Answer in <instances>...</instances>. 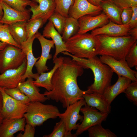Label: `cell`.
<instances>
[{"label": "cell", "mask_w": 137, "mask_h": 137, "mask_svg": "<svg viewBox=\"0 0 137 137\" xmlns=\"http://www.w3.org/2000/svg\"><path fill=\"white\" fill-rule=\"evenodd\" d=\"M75 134L67 131L63 121L60 119L56 123L53 131L50 134L43 136V137H76Z\"/></svg>", "instance_id": "cell-29"}, {"label": "cell", "mask_w": 137, "mask_h": 137, "mask_svg": "<svg viewBox=\"0 0 137 137\" xmlns=\"http://www.w3.org/2000/svg\"><path fill=\"white\" fill-rule=\"evenodd\" d=\"M62 53L72 57L83 69H90L92 71L94 81L85 91V94L96 93L102 94L106 88L111 85L114 72L108 65L102 63L97 56L86 59L76 57L67 51Z\"/></svg>", "instance_id": "cell-2"}, {"label": "cell", "mask_w": 137, "mask_h": 137, "mask_svg": "<svg viewBox=\"0 0 137 137\" xmlns=\"http://www.w3.org/2000/svg\"><path fill=\"white\" fill-rule=\"evenodd\" d=\"M27 21L19 22L8 25L11 35L15 42L20 46L28 39L26 28Z\"/></svg>", "instance_id": "cell-26"}, {"label": "cell", "mask_w": 137, "mask_h": 137, "mask_svg": "<svg viewBox=\"0 0 137 137\" xmlns=\"http://www.w3.org/2000/svg\"><path fill=\"white\" fill-rule=\"evenodd\" d=\"M6 93L13 99L28 105L30 101L28 97L18 87L11 89H5Z\"/></svg>", "instance_id": "cell-35"}, {"label": "cell", "mask_w": 137, "mask_h": 137, "mask_svg": "<svg viewBox=\"0 0 137 137\" xmlns=\"http://www.w3.org/2000/svg\"><path fill=\"white\" fill-rule=\"evenodd\" d=\"M126 97L137 105V81L132 82L126 87L124 91Z\"/></svg>", "instance_id": "cell-37"}, {"label": "cell", "mask_w": 137, "mask_h": 137, "mask_svg": "<svg viewBox=\"0 0 137 137\" xmlns=\"http://www.w3.org/2000/svg\"><path fill=\"white\" fill-rule=\"evenodd\" d=\"M123 10L125 8L137 6V0H112Z\"/></svg>", "instance_id": "cell-39"}, {"label": "cell", "mask_w": 137, "mask_h": 137, "mask_svg": "<svg viewBox=\"0 0 137 137\" xmlns=\"http://www.w3.org/2000/svg\"><path fill=\"white\" fill-rule=\"evenodd\" d=\"M133 13V11L132 7L125 8L123 10L121 16L122 24H129Z\"/></svg>", "instance_id": "cell-38"}, {"label": "cell", "mask_w": 137, "mask_h": 137, "mask_svg": "<svg viewBox=\"0 0 137 137\" xmlns=\"http://www.w3.org/2000/svg\"><path fill=\"white\" fill-rule=\"evenodd\" d=\"M44 24L43 21L41 18L29 20L27 22L26 25L28 39L35 35Z\"/></svg>", "instance_id": "cell-33"}, {"label": "cell", "mask_w": 137, "mask_h": 137, "mask_svg": "<svg viewBox=\"0 0 137 137\" xmlns=\"http://www.w3.org/2000/svg\"><path fill=\"white\" fill-rule=\"evenodd\" d=\"M26 59L18 68L9 69L0 74V87L5 89H11L18 87L22 82V76L25 73L27 67Z\"/></svg>", "instance_id": "cell-11"}, {"label": "cell", "mask_w": 137, "mask_h": 137, "mask_svg": "<svg viewBox=\"0 0 137 137\" xmlns=\"http://www.w3.org/2000/svg\"><path fill=\"white\" fill-rule=\"evenodd\" d=\"M66 18L60 13L55 11L49 17L48 20L52 22L59 33L62 35Z\"/></svg>", "instance_id": "cell-34"}, {"label": "cell", "mask_w": 137, "mask_h": 137, "mask_svg": "<svg viewBox=\"0 0 137 137\" xmlns=\"http://www.w3.org/2000/svg\"><path fill=\"white\" fill-rule=\"evenodd\" d=\"M86 104L96 108L100 112L109 114L111 106L102 94L96 93L85 94L82 95Z\"/></svg>", "instance_id": "cell-24"}, {"label": "cell", "mask_w": 137, "mask_h": 137, "mask_svg": "<svg viewBox=\"0 0 137 137\" xmlns=\"http://www.w3.org/2000/svg\"><path fill=\"white\" fill-rule=\"evenodd\" d=\"M5 88L0 87L3 99L2 114L4 119H18L24 117L27 104L17 100L7 94Z\"/></svg>", "instance_id": "cell-7"}, {"label": "cell", "mask_w": 137, "mask_h": 137, "mask_svg": "<svg viewBox=\"0 0 137 137\" xmlns=\"http://www.w3.org/2000/svg\"><path fill=\"white\" fill-rule=\"evenodd\" d=\"M108 16L102 13L97 15H86L78 19L79 29L78 34H83L100 27L107 23L109 20Z\"/></svg>", "instance_id": "cell-14"}, {"label": "cell", "mask_w": 137, "mask_h": 137, "mask_svg": "<svg viewBox=\"0 0 137 137\" xmlns=\"http://www.w3.org/2000/svg\"><path fill=\"white\" fill-rule=\"evenodd\" d=\"M102 11L100 7L93 5L87 0H74L69 10L68 17L78 19L85 15H97Z\"/></svg>", "instance_id": "cell-15"}, {"label": "cell", "mask_w": 137, "mask_h": 137, "mask_svg": "<svg viewBox=\"0 0 137 137\" xmlns=\"http://www.w3.org/2000/svg\"><path fill=\"white\" fill-rule=\"evenodd\" d=\"M79 29L78 19L72 17L66 18L63 33L62 40L64 42L78 33Z\"/></svg>", "instance_id": "cell-27"}, {"label": "cell", "mask_w": 137, "mask_h": 137, "mask_svg": "<svg viewBox=\"0 0 137 137\" xmlns=\"http://www.w3.org/2000/svg\"><path fill=\"white\" fill-rule=\"evenodd\" d=\"M26 122L24 117L18 119H4L0 125V137H13L20 131H24Z\"/></svg>", "instance_id": "cell-19"}, {"label": "cell", "mask_w": 137, "mask_h": 137, "mask_svg": "<svg viewBox=\"0 0 137 137\" xmlns=\"http://www.w3.org/2000/svg\"><path fill=\"white\" fill-rule=\"evenodd\" d=\"M103 63L108 65L118 76L127 77L132 82L137 81V72L132 70L128 65L125 60H118L107 55H101L99 58Z\"/></svg>", "instance_id": "cell-10"}, {"label": "cell", "mask_w": 137, "mask_h": 137, "mask_svg": "<svg viewBox=\"0 0 137 137\" xmlns=\"http://www.w3.org/2000/svg\"><path fill=\"white\" fill-rule=\"evenodd\" d=\"M35 3L29 11L32 15L30 19H42L44 24L55 12L56 4L54 0H30Z\"/></svg>", "instance_id": "cell-13"}, {"label": "cell", "mask_w": 137, "mask_h": 137, "mask_svg": "<svg viewBox=\"0 0 137 137\" xmlns=\"http://www.w3.org/2000/svg\"><path fill=\"white\" fill-rule=\"evenodd\" d=\"M81 111L83 114L81 123L78 125L75 134L77 136L93 126L101 124L105 121L108 114L98 111L95 108L86 104L81 108Z\"/></svg>", "instance_id": "cell-8"}, {"label": "cell", "mask_w": 137, "mask_h": 137, "mask_svg": "<svg viewBox=\"0 0 137 137\" xmlns=\"http://www.w3.org/2000/svg\"><path fill=\"white\" fill-rule=\"evenodd\" d=\"M86 104L84 99L82 98L68 106L64 113L58 114V117L63 121L67 131L77 129L79 124H77V121L82 122L83 118V116L79 114L80 109Z\"/></svg>", "instance_id": "cell-9"}, {"label": "cell", "mask_w": 137, "mask_h": 137, "mask_svg": "<svg viewBox=\"0 0 137 137\" xmlns=\"http://www.w3.org/2000/svg\"><path fill=\"white\" fill-rule=\"evenodd\" d=\"M83 73V68L77 62L69 57H64L62 63L52 77V90H46L44 95L48 99L60 102L65 108L83 98L85 91L79 87L77 79Z\"/></svg>", "instance_id": "cell-1"}, {"label": "cell", "mask_w": 137, "mask_h": 137, "mask_svg": "<svg viewBox=\"0 0 137 137\" xmlns=\"http://www.w3.org/2000/svg\"><path fill=\"white\" fill-rule=\"evenodd\" d=\"M129 36L136 40L137 39V27L130 29L129 32Z\"/></svg>", "instance_id": "cell-42"}, {"label": "cell", "mask_w": 137, "mask_h": 137, "mask_svg": "<svg viewBox=\"0 0 137 137\" xmlns=\"http://www.w3.org/2000/svg\"><path fill=\"white\" fill-rule=\"evenodd\" d=\"M35 38V35L31 38H28L21 45V49L26 55L27 61L26 70L22 76V82L25 81L27 78H29L36 80L39 75L38 73L34 74L32 72L33 66L40 58V57H35L33 53L32 44Z\"/></svg>", "instance_id": "cell-16"}, {"label": "cell", "mask_w": 137, "mask_h": 137, "mask_svg": "<svg viewBox=\"0 0 137 137\" xmlns=\"http://www.w3.org/2000/svg\"><path fill=\"white\" fill-rule=\"evenodd\" d=\"M33 79L27 78L26 81L20 82L18 87L30 99V102H43L48 99L44 94L39 92L40 90L33 84Z\"/></svg>", "instance_id": "cell-21"}, {"label": "cell", "mask_w": 137, "mask_h": 137, "mask_svg": "<svg viewBox=\"0 0 137 137\" xmlns=\"http://www.w3.org/2000/svg\"><path fill=\"white\" fill-rule=\"evenodd\" d=\"M60 113L58 107L52 105L44 104L39 101L30 102L24 117L27 123L35 127L42 125L49 119L57 118Z\"/></svg>", "instance_id": "cell-5"}, {"label": "cell", "mask_w": 137, "mask_h": 137, "mask_svg": "<svg viewBox=\"0 0 137 137\" xmlns=\"http://www.w3.org/2000/svg\"><path fill=\"white\" fill-rule=\"evenodd\" d=\"M95 36L99 44L98 55L108 56L118 60H125L130 48L137 40L129 36L112 37L99 35Z\"/></svg>", "instance_id": "cell-3"}, {"label": "cell", "mask_w": 137, "mask_h": 137, "mask_svg": "<svg viewBox=\"0 0 137 137\" xmlns=\"http://www.w3.org/2000/svg\"><path fill=\"white\" fill-rule=\"evenodd\" d=\"M3 15V11L2 7L1 0H0V20L2 18Z\"/></svg>", "instance_id": "cell-45"}, {"label": "cell", "mask_w": 137, "mask_h": 137, "mask_svg": "<svg viewBox=\"0 0 137 137\" xmlns=\"http://www.w3.org/2000/svg\"><path fill=\"white\" fill-rule=\"evenodd\" d=\"M7 45L5 43L0 41V50L3 49Z\"/></svg>", "instance_id": "cell-46"}, {"label": "cell", "mask_w": 137, "mask_h": 137, "mask_svg": "<svg viewBox=\"0 0 137 137\" xmlns=\"http://www.w3.org/2000/svg\"><path fill=\"white\" fill-rule=\"evenodd\" d=\"M3 99L2 95L0 90V125L3 119L2 114V110L3 107Z\"/></svg>", "instance_id": "cell-43"}, {"label": "cell", "mask_w": 137, "mask_h": 137, "mask_svg": "<svg viewBox=\"0 0 137 137\" xmlns=\"http://www.w3.org/2000/svg\"><path fill=\"white\" fill-rule=\"evenodd\" d=\"M133 11V14L129 23L130 29L137 27V6L131 7Z\"/></svg>", "instance_id": "cell-41"}, {"label": "cell", "mask_w": 137, "mask_h": 137, "mask_svg": "<svg viewBox=\"0 0 137 137\" xmlns=\"http://www.w3.org/2000/svg\"><path fill=\"white\" fill-rule=\"evenodd\" d=\"M89 137H116L117 135L108 129H105L101 124L93 126L88 130Z\"/></svg>", "instance_id": "cell-28"}, {"label": "cell", "mask_w": 137, "mask_h": 137, "mask_svg": "<svg viewBox=\"0 0 137 137\" xmlns=\"http://www.w3.org/2000/svg\"><path fill=\"white\" fill-rule=\"evenodd\" d=\"M56 4L55 12L58 13L66 18L68 17L70 9L74 0H54Z\"/></svg>", "instance_id": "cell-32"}, {"label": "cell", "mask_w": 137, "mask_h": 137, "mask_svg": "<svg viewBox=\"0 0 137 137\" xmlns=\"http://www.w3.org/2000/svg\"><path fill=\"white\" fill-rule=\"evenodd\" d=\"M42 36L44 37L51 38L55 46V52L53 59L60 53L67 51L62 36L54 27L52 22L49 21L43 31Z\"/></svg>", "instance_id": "cell-22"}, {"label": "cell", "mask_w": 137, "mask_h": 137, "mask_svg": "<svg viewBox=\"0 0 137 137\" xmlns=\"http://www.w3.org/2000/svg\"><path fill=\"white\" fill-rule=\"evenodd\" d=\"M0 41L21 48V46L15 42L11 35L8 24L0 25Z\"/></svg>", "instance_id": "cell-30"}, {"label": "cell", "mask_w": 137, "mask_h": 137, "mask_svg": "<svg viewBox=\"0 0 137 137\" xmlns=\"http://www.w3.org/2000/svg\"><path fill=\"white\" fill-rule=\"evenodd\" d=\"M67 51L78 58L90 59L97 56L99 44L96 36L77 33L64 42Z\"/></svg>", "instance_id": "cell-4"}, {"label": "cell", "mask_w": 137, "mask_h": 137, "mask_svg": "<svg viewBox=\"0 0 137 137\" xmlns=\"http://www.w3.org/2000/svg\"><path fill=\"white\" fill-rule=\"evenodd\" d=\"M1 24H2L0 22V25Z\"/></svg>", "instance_id": "cell-47"}, {"label": "cell", "mask_w": 137, "mask_h": 137, "mask_svg": "<svg viewBox=\"0 0 137 137\" xmlns=\"http://www.w3.org/2000/svg\"><path fill=\"white\" fill-rule=\"evenodd\" d=\"M100 6L110 21L118 24H122L121 16L123 9L116 5L112 0L102 1Z\"/></svg>", "instance_id": "cell-25"}, {"label": "cell", "mask_w": 137, "mask_h": 137, "mask_svg": "<svg viewBox=\"0 0 137 137\" xmlns=\"http://www.w3.org/2000/svg\"><path fill=\"white\" fill-rule=\"evenodd\" d=\"M26 59V55L21 48L7 44L0 50V73L18 68Z\"/></svg>", "instance_id": "cell-6"}, {"label": "cell", "mask_w": 137, "mask_h": 137, "mask_svg": "<svg viewBox=\"0 0 137 137\" xmlns=\"http://www.w3.org/2000/svg\"><path fill=\"white\" fill-rule=\"evenodd\" d=\"M35 127L27 123L25 126L23 133L21 132L17 135L16 137H34L35 132Z\"/></svg>", "instance_id": "cell-40"}, {"label": "cell", "mask_w": 137, "mask_h": 137, "mask_svg": "<svg viewBox=\"0 0 137 137\" xmlns=\"http://www.w3.org/2000/svg\"><path fill=\"white\" fill-rule=\"evenodd\" d=\"M35 36L36 38L39 40L41 47V56L34 65L37 73L40 75L41 73L49 70L48 67L46 65V63L48 60L52 58V55L49 53L51 49L54 48V43L52 40L46 39L38 31L35 34Z\"/></svg>", "instance_id": "cell-12"}, {"label": "cell", "mask_w": 137, "mask_h": 137, "mask_svg": "<svg viewBox=\"0 0 137 137\" xmlns=\"http://www.w3.org/2000/svg\"><path fill=\"white\" fill-rule=\"evenodd\" d=\"M130 29L129 24H119L110 21L102 27L92 30L91 34L95 36L104 35L112 37L126 36H129Z\"/></svg>", "instance_id": "cell-17"}, {"label": "cell", "mask_w": 137, "mask_h": 137, "mask_svg": "<svg viewBox=\"0 0 137 137\" xmlns=\"http://www.w3.org/2000/svg\"><path fill=\"white\" fill-rule=\"evenodd\" d=\"M64 58L60 56L53 59L54 65L53 69L47 72L41 73L35 80H33L34 84L38 87L44 88L48 91L51 90L53 88L51 82L52 77L56 70L62 63Z\"/></svg>", "instance_id": "cell-23"}, {"label": "cell", "mask_w": 137, "mask_h": 137, "mask_svg": "<svg viewBox=\"0 0 137 137\" xmlns=\"http://www.w3.org/2000/svg\"><path fill=\"white\" fill-rule=\"evenodd\" d=\"M118 79L114 84L107 87L102 94L110 105L119 94L124 93L125 89L131 82L130 79L123 76H118Z\"/></svg>", "instance_id": "cell-20"}, {"label": "cell", "mask_w": 137, "mask_h": 137, "mask_svg": "<svg viewBox=\"0 0 137 137\" xmlns=\"http://www.w3.org/2000/svg\"><path fill=\"white\" fill-rule=\"evenodd\" d=\"M104 0H87L90 3L95 6H100V3Z\"/></svg>", "instance_id": "cell-44"}, {"label": "cell", "mask_w": 137, "mask_h": 137, "mask_svg": "<svg viewBox=\"0 0 137 137\" xmlns=\"http://www.w3.org/2000/svg\"><path fill=\"white\" fill-rule=\"evenodd\" d=\"M11 8L21 12H28L26 7L32 5L34 3L30 0H1Z\"/></svg>", "instance_id": "cell-31"}, {"label": "cell", "mask_w": 137, "mask_h": 137, "mask_svg": "<svg viewBox=\"0 0 137 137\" xmlns=\"http://www.w3.org/2000/svg\"><path fill=\"white\" fill-rule=\"evenodd\" d=\"M1 3L3 11V16L0 20L1 23L10 25L27 21L30 19V11L25 12L19 11L10 7L1 0Z\"/></svg>", "instance_id": "cell-18"}, {"label": "cell", "mask_w": 137, "mask_h": 137, "mask_svg": "<svg viewBox=\"0 0 137 137\" xmlns=\"http://www.w3.org/2000/svg\"><path fill=\"white\" fill-rule=\"evenodd\" d=\"M125 60L130 68L137 66V41L133 43L126 55Z\"/></svg>", "instance_id": "cell-36"}]
</instances>
